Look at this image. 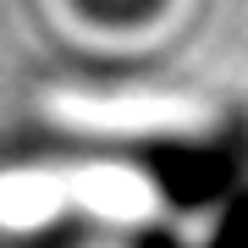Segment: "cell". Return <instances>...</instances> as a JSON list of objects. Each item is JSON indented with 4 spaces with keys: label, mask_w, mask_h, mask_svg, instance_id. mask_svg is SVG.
I'll use <instances>...</instances> for the list:
<instances>
[{
    "label": "cell",
    "mask_w": 248,
    "mask_h": 248,
    "mask_svg": "<svg viewBox=\"0 0 248 248\" xmlns=\"http://www.w3.org/2000/svg\"><path fill=\"white\" fill-rule=\"evenodd\" d=\"M72 204L66 177H50V171H11L6 187H0V215H6L11 232H39L50 226Z\"/></svg>",
    "instance_id": "cell-3"
},
{
    "label": "cell",
    "mask_w": 248,
    "mask_h": 248,
    "mask_svg": "<svg viewBox=\"0 0 248 248\" xmlns=\"http://www.w3.org/2000/svg\"><path fill=\"white\" fill-rule=\"evenodd\" d=\"M50 116L72 133H110V138H160V133H199L210 110L177 94H50Z\"/></svg>",
    "instance_id": "cell-1"
},
{
    "label": "cell",
    "mask_w": 248,
    "mask_h": 248,
    "mask_svg": "<svg viewBox=\"0 0 248 248\" xmlns=\"http://www.w3.org/2000/svg\"><path fill=\"white\" fill-rule=\"evenodd\" d=\"M66 187H72V204L105 215V221H149L160 210V193L155 182L133 166H78L66 171Z\"/></svg>",
    "instance_id": "cell-2"
}]
</instances>
